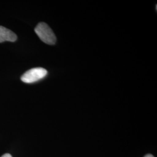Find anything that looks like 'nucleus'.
<instances>
[{
    "instance_id": "2",
    "label": "nucleus",
    "mask_w": 157,
    "mask_h": 157,
    "mask_svg": "<svg viewBox=\"0 0 157 157\" xmlns=\"http://www.w3.org/2000/svg\"><path fill=\"white\" fill-rule=\"evenodd\" d=\"M47 73V71L43 67H34L24 73L21 80L26 83H33L45 78Z\"/></svg>"
},
{
    "instance_id": "1",
    "label": "nucleus",
    "mask_w": 157,
    "mask_h": 157,
    "mask_svg": "<svg viewBox=\"0 0 157 157\" xmlns=\"http://www.w3.org/2000/svg\"><path fill=\"white\" fill-rule=\"evenodd\" d=\"M34 31L40 40L45 44L54 45L56 43V38L55 34L45 23H39L36 27Z\"/></svg>"
},
{
    "instance_id": "5",
    "label": "nucleus",
    "mask_w": 157,
    "mask_h": 157,
    "mask_svg": "<svg viewBox=\"0 0 157 157\" xmlns=\"http://www.w3.org/2000/svg\"><path fill=\"white\" fill-rule=\"evenodd\" d=\"M144 157H154L152 154H147L146 155V156H144Z\"/></svg>"
},
{
    "instance_id": "3",
    "label": "nucleus",
    "mask_w": 157,
    "mask_h": 157,
    "mask_svg": "<svg viewBox=\"0 0 157 157\" xmlns=\"http://www.w3.org/2000/svg\"><path fill=\"white\" fill-rule=\"evenodd\" d=\"M17 39V35L11 30L0 26V43L4 41L13 42Z\"/></svg>"
},
{
    "instance_id": "4",
    "label": "nucleus",
    "mask_w": 157,
    "mask_h": 157,
    "mask_svg": "<svg viewBox=\"0 0 157 157\" xmlns=\"http://www.w3.org/2000/svg\"><path fill=\"white\" fill-rule=\"evenodd\" d=\"M1 157H12V155L10 154H6L3 155Z\"/></svg>"
}]
</instances>
